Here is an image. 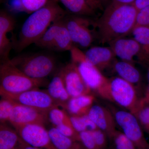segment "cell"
Returning a JSON list of instances; mask_svg holds the SVG:
<instances>
[{"mask_svg": "<svg viewBox=\"0 0 149 149\" xmlns=\"http://www.w3.org/2000/svg\"><path fill=\"white\" fill-rule=\"evenodd\" d=\"M15 19L6 11L0 12V58L1 61L10 59V51L13 48L12 42L8 37L15 26Z\"/></svg>", "mask_w": 149, "mask_h": 149, "instance_id": "cell-14", "label": "cell"}, {"mask_svg": "<svg viewBox=\"0 0 149 149\" xmlns=\"http://www.w3.org/2000/svg\"><path fill=\"white\" fill-rule=\"evenodd\" d=\"M54 145L57 149H86L81 142L63 136L55 127L49 130Z\"/></svg>", "mask_w": 149, "mask_h": 149, "instance_id": "cell-23", "label": "cell"}, {"mask_svg": "<svg viewBox=\"0 0 149 149\" xmlns=\"http://www.w3.org/2000/svg\"><path fill=\"white\" fill-rule=\"evenodd\" d=\"M115 55L121 61L134 64V58L139 56L141 46L134 38L125 37L116 39L109 44Z\"/></svg>", "mask_w": 149, "mask_h": 149, "instance_id": "cell-15", "label": "cell"}, {"mask_svg": "<svg viewBox=\"0 0 149 149\" xmlns=\"http://www.w3.org/2000/svg\"><path fill=\"white\" fill-rule=\"evenodd\" d=\"M136 0H112L111 3L119 4H133Z\"/></svg>", "mask_w": 149, "mask_h": 149, "instance_id": "cell-38", "label": "cell"}, {"mask_svg": "<svg viewBox=\"0 0 149 149\" xmlns=\"http://www.w3.org/2000/svg\"><path fill=\"white\" fill-rule=\"evenodd\" d=\"M15 102L10 99L2 97L0 101V122L6 123L9 122L10 117Z\"/></svg>", "mask_w": 149, "mask_h": 149, "instance_id": "cell-29", "label": "cell"}, {"mask_svg": "<svg viewBox=\"0 0 149 149\" xmlns=\"http://www.w3.org/2000/svg\"><path fill=\"white\" fill-rule=\"evenodd\" d=\"M88 61L100 70L113 65L115 55L110 47H93L84 52Z\"/></svg>", "mask_w": 149, "mask_h": 149, "instance_id": "cell-16", "label": "cell"}, {"mask_svg": "<svg viewBox=\"0 0 149 149\" xmlns=\"http://www.w3.org/2000/svg\"><path fill=\"white\" fill-rule=\"evenodd\" d=\"M10 60L22 72L34 79H46L56 67L54 57L47 54H24Z\"/></svg>", "mask_w": 149, "mask_h": 149, "instance_id": "cell-5", "label": "cell"}, {"mask_svg": "<svg viewBox=\"0 0 149 149\" xmlns=\"http://www.w3.org/2000/svg\"><path fill=\"white\" fill-rule=\"evenodd\" d=\"M87 1L94 10L102 8V3L100 0H87Z\"/></svg>", "mask_w": 149, "mask_h": 149, "instance_id": "cell-36", "label": "cell"}, {"mask_svg": "<svg viewBox=\"0 0 149 149\" xmlns=\"http://www.w3.org/2000/svg\"><path fill=\"white\" fill-rule=\"evenodd\" d=\"M64 19L74 45L83 48L89 47L92 45L95 33L91 27L95 25V22H92L84 16L73 14H67Z\"/></svg>", "mask_w": 149, "mask_h": 149, "instance_id": "cell-7", "label": "cell"}, {"mask_svg": "<svg viewBox=\"0 0 149 149\" xmlns=\"http://www.w3.org/2000/svg\"><path fill=\"white\" fill-rule=\"evenodd\" d=\"M10 59L1 61L0 92L17 94L49 84L46 79H34L28 77L14 65Z\"/></svg>", "mask_w": 149, "mask_h": 149, "instance_id": "cell-3", "label": "cell"}, {"mask_svg": "<svg viewBox=\"0 0 149 149\" xmlns=\"http://www.w3.org/2000/svg\"><path fill=\"white\" fill-rule=\"evenodd\" d=\"M112 113L116 124L121 128L122 133L138 148L149 149V143L144 136V130L133 113L122 110H116Z\"/></svg>", "mask_w": 149, "mask_h": 149, "instance_id": "cell-8", "label": "cell"}, {"mask_svg": "<svg viewBox=\"0 0 149 149\" xmlns=\"http://www.w3.org/2000/svg\"><path fill=\"white\" fill-rule=\"evenodd\" d=\"M21 138L16 130L6 123L0 125V149H13L18 147Z\"/></svg>", "mask_w": 149, "mask_h": 149, "instance_id": "cell-22", "label": "cell"}, {"mask_svg": "<svg viewBox=\"0 0 149 149\" xmlns=\"http://www.w3.org/2000/svg\"><path fill=\"white\" fill-rule=\"evenodd\" d=\"M48 120L54 127L63 125H72L70 116L64 110L56 107L50 110L47 113Z\"/></svg>", "mask_w": 149, "mask_h": 149, "instance_id": "cell-27", "label": "cell"}, {"mask_svg": "<svg viewBox=\"0 0 149 149\" xmlns=\"http://www.w3.org/2000/svg\"><path fill=\"white\" fill-rule=\"evenodd\" d=\"M65 86L71 97L91 94V91L81 76L76 65L72 62L59 70Z\"/></svg>", "mask_w": 149, "mask_h": 149, "instance_id": "cell-12", "label": "cell"}, {"mask_svg": "<svg viewBox=\"0 0 149 149\" xmlns=\"http://www.w3.org/2000/svg\"><path fill=\"white\" fill-rule=\"evenodd\" d=\"M79 134L80 142L86 149H97L92 131H83Z\"/></svg>", "mask_w": 149, "mask_h": 149, "instance_id": "cell-32", "label": "cell"}, {"mask_svg": "<svg viewBox=\"0 0 149 149\" xmlns=\"http://www.w3.org/2000/svg\"><path fill=\"white\" fill-rule=\"evenodd\" d=\"M146 96L149 97V85L148 87V90H147L146 93Z\"/></svg>", "mask_w": 149, "mask_h": 149, "instance_id": "cell-40", "label": "cell"}, {"mask_svg": "<svg viewBox=\"0 0 149 149\" xmlns=\"http://www.w3.org/2000/svg\"><path fill=\"white\" fill-rule=\"evenodd\" d=\"M97 149H104L107 146V134L100 129H96L92 131Z\"/></svg>", "mask_w": 149, "mask_h": 149, "instance_id": "cell-34", "label": "cell"}, {"mask_svg": "<svg viewBox=\"0 0 149 149\" xmlns=\"http://www.w3.org/2000/svg\"><path fill=\"white\" fill-rule=\"evenodd\" d=\"M136 26L149 27V6L138 11Z\"/></svg>", "mask_w": 149, "mask_h": 149, "instance_id": "cell-33", "label": "cell"}, {"mask_svg": "<svg viewBox=\"0 0 149 149\" xmlns=\"http://www.w3.org/2000/svg\"><path fill=\"white\" fill-rule=\"evenodd\" d=\"M107 1H108V0H100V1L102 3V2H105Z\"/></svg>", "mask_w": 149, "mask_h": 149, "instance_id": "cell-41", "label": "cell"}, {"mask_svg": "<svg viewBox=\"0 0 149 149\" xmlns=\"http://www.w3.org/2000/svg\"><path fill=\"white\" fill-rule=\"evenodd\" d=\"M116 149H139L122 132L117 130L111 139Z\"/></svg>", "mask_w": 149, "mask_h": 149, "instance_id": "cell-30", "label": "cell"}, {"mask_svg": "<svg viewBox=\"0 0 149 149\" xmlns=\"http://www.w3.org/2000/svg\"><path fill=\"white\" fill-rule=\"evenodd\" d=\"M13 149H20V148H19V146H18V147H16V148Z\"/></svg>", "mask_w": 149, "mask_h": 149, "instance_id": "cell-42", "label": "cell"}, {"mask_svg": "<svg viewBox=\"0 0 149 149\" xmlns=\"http://www.w3.org/2000/svg\"><path fill=\"white\" fill-rule=\"evenodd\" d=\"M19 146L20 149H41L39 148H36V147L30 146V145L26 143V142H24L22 139L20 141Z\"/></svg>", "mask_w": 149, "mask_h": 149, "instance_id": "cell-37", "label": "cell"}, {"mask_svg": "<svg viewBox=\"0 0 149 149\" xmlns=\"http://www.w3.org/2000/svg\"><path fill=\"white\" fill-rule=\"evenodd\" d=\"M70 118L73 128L78 133L97 129L88 114L81 116H70Z\"/></svg>", "mask_w": 149, "mask_h": 149, "instance_id": "cell-28", "label": "cell"}, {"mask_svg": "<svg viewBox=\"0 0 149 149\" xmlns=\"http://www.w3.org/2000/svg\"><path fill=\"white\" fill-rule=\"evenodd\" d=\"M109 80L111 102L133 113L141 100L138 98L134 85L119 77Z\"/></svg>", "mask_w": 149, "mask_h": 149, "instance_id": "cell-9", "label": "cell"}, {"mask_svg": "<svg viewBox=\"0 0 149 149\" xmlns=\"http://www.w3.org/2000/svg\"><path fill=\"white\" fill-rule=\"evenodd\" d=\"M60 2L70 13L83 16H92L95 10L90 6L87 0H56Z\"/></svg>", "mask_w": 149, "mask_h": 149, "instance_id": "cell-24", "label": "cell"}, {"mask_svg": "<svg viewBox=\"0 0 149 149\" xmlns=\"http://www.w3.org/2000/svg\"></svg>", "mask_w": 149, "mask_h": 149, "instance_id": "cell-43", "label": "cell"}, {"mask_svg": "<svg viewBox=\"0 0 149 149\" xmlns=\"http://www.w3.org/2000/svg\"><path fill=\"white\" fill-rule=\"evenodd\" d=\"M94 100L95 97L91 94L71 97L64 109L66 110L70 116L88 114Z\"/></svg>", "mask_w": 149, "mask_h": 149, "instance_id": "cell-18", "label": "cell"}, {"mask_svg": "<svg viewBox=\"0 0 149 149\" xmlns=\"http://www.w3.org/2000/svg\"><path fill=\"white\" fill-rule=\"evenodd\" d=\"M64 17L61 20L57 31L52 48L54 50L70 51L74 46L65 22Z\"/></svg>", "mask_w": 149, "mask_h": 149, "instance_id": "cell-21", "label": "cell"}, {"mask_svg": "<svg viewBox=\"0 0 149 149\" xmlns=\"http://www.w3.org/2000/svg\"><path fill=\"white\" fill-rule=\"evenodd\" d=\"M0 94L1 97L47 113L53 108L58 107L47 91H42L39 88L17 94L0 92Z\"/></svg>", "mask_w": 149, "mask_h": 149, "instance_id": "cell-6", "label": "cell"}, {"mask_svg": "<svg viewBox=\"0 0 149 149\" xmlns=\"http://www.w3.org/2000/svg\"><path fill=\"white\" fill-rule=\"evenodd\" d=\"M113 68L119 77L134 85L139 83L141 74L134 64L128 62L115 61Z\"/></svg>", "mask_w": 149, "mask_h": 149, "instance_id": "cell-19", "label": "cell"}, {"mask_svg": "<svg viewBox=\"0 0 149 149\" xmlns=\"http://www.w3.org/2000/svg\"><path fill=\"white\" fill-rule=\"evenodd\" d=\"M22 140L27 144L41 149H57L54 145L45 126L36 124L15 128Z\"/></svg>", "mask_w": 149, "mask_h": 149, "instance_id": "cell-11", "label": "cell"}, {"mask_svg": "<svg viewBox=\"0 0 149 149\" xmlns=\"http://www.w3.org/2000/svg\"><path fill=\"white\" fill-rule=\"evenodd\" d=\"M132 33L133 38L141 46L138 59L141 62L149 63V27L136 26Z\"/></svg>", "mask_w": 149, "mask_h": 149, "instance_id": "cell-20", "label": "cell"}, {"mask_svg": "<svg viewBox=\"0 0 149 149\" xmlns=\"http://www.w3.org/2000/svg\"><path fill=\"white\" fill-rule=\"evenodd\" d=\"M48 120L47 113L15 102L9 122L15 129L32 124L45 126Z\"/></svg>", "mask_w": 149, "mask_h": 149, "instance_id": "cell-10", "label": "cell"}, {"mask_svg": "<svg viewBox=\"0 0 149 149\" xmlns=\"http://www.w3.org/2000/svg\"><path fill=\"white\" fill-rule=\"evenodd\" d=\"M88 114L97 128L104 132L109 139H112L117 130L112 111L102 106L95 105L92 107Z\"/></svg>", "mask_w": 149, "mask_h": 149, "instance_id": "cell-13", "label": "cell"}, {"mask_svg": "<svg viewBox=\"0 0 149 149\" xmlns=\"http://www.w3.org/2000/svg\"><path fill=\"white\" fill-rule=\"evenodd\" d=\"M63 136L80 142V134L72 125H63L55 127Z\"/></svg>", "mask_w": 149, "mask_h": 149, "instance_id": "cell-31", "label": "cell"}, {"mask_svg": "<svg viewBox=\"0 0 149 149\" xmlns=\"http://www.w3.org/2000/svg\"><path fill=\"white\" fill-rule=\"evenodd\" d=\"M138 10L133 4L111 3L96 22L100 41L109 44L132 33L136 24Z\"/></svg>", "mask_w": 149, "mask_h": 149, "instance_id": "cell-1", "label": "cell"}, {"mask_svg": "<svg viewBox=\"0 0 149 149\" xmlns=\"http://www.w3.org/2000/svg\"><path fill=\"white\" fill-rule=\"evenodd\" d=\"M47 91L57 105L64 109L71 98L65 88L59 70L49 83Z\"/></svg>", "mask_w": 149, "mask_h": 149, "instance_id": "cell-17", "label": "cell"}, {"mask_svg": "<svg viewBox=\"0 0 149 149\" xmlns=\"http://www.w3.org/2000/svg\"><path fill=\"white\" fill-rule=\"evenodd\" d=\"M62 18L54 22L35 43V45L39 47L52 50L57 31Z\"/></svg>", "mask_w": 149, "mask_h": 149, "instance_id": "cell-26", "label": "cell"}, {"mask_svg": "<svg viewBox=\"0 0 149 149\" xmlns=\"http://www.w3.org/2000/svg\"><path fill=\"white\" fill-rule=\"evenodd\" d=\"M133 5L139 11L144 8L149 6V0H136Z\"/></svg>", "mask_w": 149, "mask_h": 149, "instance_id": "cell-35", "label": "cell"}, {"mask_svg": "<svg viewBox=\"0 0 149 149\" xmlns=\"http://www.w3.org/2000/svg\"><path fill=\"white\" fill-rule=\"evenodd\" d=\"M67 14L56 0H49L42 8L32 13L22 26L13 49L20 52L35 44L55 22Z\"/></svg>", "mask_w": 149, "mask_h": 149, "instance_id": "cell-2", "label": "cell"}, {"mask_svg": "<svg viewBox=\"0 0 149 149\" xmlns=\"http://www.w3.org/2000/svg\"><path fill=\"white\" fill-rule=\"evenodd\" d=\"M70 53L71 61L76 65L86 85L102 98L111 102L109 92V79L101 71L87 60L84 52L74 46Z\"/></svg>", "mask_w": 149, "mask_h": 149, "instance_id": "cell-4", "label": "cell"}, {"mask_svg": "<svg viewBox=\"0 0 149 149\" xmlns=\"http://www.w3.org/2000/svg\"><path fill=\"white\" fill-rule=\"evenodd\" d=\"M144 99L145 100V101L147 103L149 104V97L145 96V97L144 98Z\"/></svg>", "mask_w": 149, "mask_h": 149, "instance_id": "cell-39", "label": "cell"}, {"mask_svg": "<svg viewBox=\"0 0 149 149\" xmlns=\"http://www.w3.org/2000/svg\"><path fill=\"white\" fill-rule=\"evenodd\" d=\"M49 0H13L11 7L14 10L32 13L45 5Z\"/></svg>", "mask_w": 149, "mask_h": 149, "instance_id": "cell-25", "label": "cell"}]
</instances>
